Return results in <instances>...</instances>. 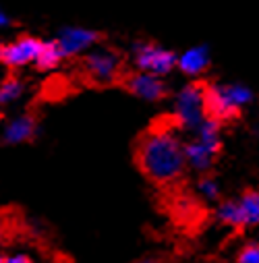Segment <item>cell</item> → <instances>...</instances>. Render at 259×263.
<instances>
[{
    "label": "cell",
    "mask_w": 259,
    "mask_h": 263,
    "mask_svg": "<svg viewBox=\"0 0 259 263\" xmlns=\"http://www.w3.org/2000/svg\"><path fill=\"white\" fill-rule=\"evenodd\" d=\"M176 67L189 77L201 75L210 67V50H208V46L199 44V46L187 48L180 56H176Z\"/></svg>",
    "instance_id": "9"
},
{
    "label": "cell",
    "mask_w": 259,
    "mask_h": 263,
    "mask_svg": "<svg viewBox=\"0 0 259 263\" xmlns=\"http://www.w3.org/2000/svg\"><path fill=\"white\" fill-rule=\"evenodd\" d=\"M174 114L176 120L182 126L195 128L208 114V96H206V87L199 83H189L184 85L174 100Z\"/></svg>",
    "instance_id": "3"
},
{
    "label": "cell",
    "mask_w": 259,
    "mask_h": 263,
    "mask_svg": "<svg viewBox=\"0 0 259 263\" xmlns=\"http://www.w3.org/2000/svg\"><path fill=\"white\" fill-rule=\"evenodd\" d=\"M197 189H199L201 197H206V199H216V197L220 195V184H218V180H214L212 176H203V178L199 180Z\"/></svg>",
    "instance_id": "17"
},
{
    "label": "cell",
    "mask_w": 259,
    "mask_h": 263,
    "mask_svg": "<svg viewBox=\"0 0 259 263\" xmlns=\"http://www.w3.org/2000/svg\"><path fill=\"white\" fill-rule=\"evenodd\" d=\"M139 166L154 182H174L184 170V152L172 128L158 126L139 143Z\"/></svg>",
    "instance_id": "1"
},
{
    "label": "cell",
    "mask_w": 259,
    "mask_h": 263,
    "mask_svg": "<svg viewBox=\"0 0 259 263\" xmlns=\"http://www.w3.org/2000/svg\"><path fill=\"white\" fill-rule=\"evenodd\" d=\"M135 263H160L158 259H139V261H135Z\"/></svg>",
    "instance_id": "21"
},
{
    "label": "cell",
    "mask_w": 259,
    "mask_h": 263,
    "mask_svg": "<svg viewBox=\"0 0 259 263\" xmlns=\"http://www.w3.org/2000/svg\"><path fill=\"white\" fill-rule=\"evenodd\" d=\"M243 222L245 226H257L259 224V191H247L238 199Z\"/></svg>",
    "instance_id": "13"
},
{
    "label": "cell",
    "mask_w": 259,
    "mask_h": 263,
    "mask_svg": "<svg viewBox=\"0 0 259 263\" xmlns=\"http://www.w3.org/2000/svg\"><path fill=\"white\" fill-rule=\"evenodd\" d=\"M126 87L131 89V93H135L137 98H141L145 102H158L166 96V85H164L162 77L145 73V71H139L128 77Z\"/></svg>",
    "instance_id": "8"
},
{
    "label": "cell",
    "mask_w": 259,
    "mask_h": 263,
    "mask_svg": "<svg viewBox=\"0 0 259 263\" xmlns=\"http://www.w3.org/2000/svg\"><path fill=\"white\" fill-rule=\"evenodd\" d=\"M135 64L139 71L164 77L176 67V56H174V52H170L164 46L145 42L135 48Z\"/></svg>",
    "instance_id": "4"
},
{
    "label": "cell",
    "mask_w": 259,
    "mask_h": 263,
    "mask_svg": "<svg viewBox=\"0 0 259 263\" xmlns=\"http://www.w3.org/2000/svg\"><path fill=\"white\" fill-rule=\"evenodd\" d=\"M3 228H5V224H3V220H0V234H3Z\"/></svg>",
    "instance_id": "22"
},
{
    "label": "cell",
    "mask_w": 259,
    "mask_h": 263,
    "mask_svg": "<svg viewBox=\"0 0 259 263\" xmlns=\"http://www.w3.org/2000/svg\"><path fill=\"white\" fill-rule=\"evenodd\" d=\"M44 42L33 35H21L9 44H0V62L11 69H21L27 64H35Z\"/></svg>",
    "instance_id": "5"
},
{
    "label": "cell",
    "mask_w": 259,
    "mask_h": 263,
    "mask_svg": "<svg viewBox=\"0 0 259 263\" xmlns=\"http://www.w3.org/2000/svg\"><path fill=\"white\" fill-rule=\"evenodd\" d=\"M23 93V83L15 77H7L0 81V104H11L19 100Z\"/></svg>",
    "instance_id": "16"
},
{
    "label": "cell",
    "mask_w": 259,
    "mask_h": 263,
    "mask_svg": "<svg viewBox=\"0 0 259 263\" xmlns=\"http://www.w3.org/2000/svg\"><path fill=\"white\" fill-rule=\"evenodd\" d=\"M7 25H11V17H9L3 9H0V29H5Z\"/></svg>",
    "instance_id": "20"
},
{
    "label": "cell",
    "mask_w": 259,
    "mask_h": 263,
    "mask_svg": "<svg viewBox=\"0 0 259 263\" xmlns=\"http://www.w3.org/2000/svg\"><path fill=\"white\" fill-rule=\"evenodd\" d=\"M195 139L212 147L214 152H220V120H216L214 116H206L195 126Z\"/></svg>",
    "instance_id": "12"
},
{
    "label": "cell",
    "mask_w": 259,
    "mask_h": 263,
    "mask_svg": "<svg viewBox=\"0 0 259 263\" xmlns=\"http://www.w3.org/2000/svg\"><path fill=\"white\" fill-rule=\"evenodd\" d=\"M236 261L238 263H259V242H251V245L243 247Z\"/></svg>",
    "instance_id": "18"
},
{
    "label": "cell",
    "mask_w": 259,
    "mask_h": 263,
    "mask_svg": "<svg viewBox=\"0 0 259 263\" xmlns=\"http://www.w3.org/2000/svg\"><path fill=\"white\" fill-rule=\"evenodd\" d=\"M208 114L216 120L234 118L253 100V91L243 83H216L206 87Z\"/></svg>",
    "instance_id": "2"
},
{
    "label": "cell",
    "mask_w": 259,
    "mask_h": 263,
    "mask_svg": "<svg viewBox=\"0 0 259 263\" xmlns=\"http://www.w3.org/2000/svg\"><path fill=\"white\" fill-rule=\"evenodd\" d=\"M182 152H184V164L191 166L193 170H197V172H208L212 168V164H214L216 154H218V152H214L212 147L203 145L197 139L184 143Z\"/></svg>",
    "instance_id": "10"
},
{
    "label": "cell",
    "mask_w": 259,
    "mask_h": 263,
    "mask_svg": "<svg viewBox=\"0 0 259 263\" xmlns=\"http://www.w3.org/2000/svg\"><path fill=\"white\" fill-rule=\"evenodd\" d=\"M83 69L91 81L106 85V83L116 81V77L120 75V58L112 50H106V48L94 50L91 48V52L83 60Z\"/></svg>",
    "instance_id": "6"
},
{
    "label": "cell",
    "mask_w": 259,
    "mask_h": 263,
    "mask_svg": "<svg viewBox=\"0 0 259 263\" xmlns=\"http://www.w3.org/2000/svg\"><path fill=\"white\" fill-rule=\"evenodd\" d=\"M3 263H33V261H31V257L25 255V253H15V255L5 257Z\"/></svg>",
    "instance_id": "19"
},
{
    "label": "cell",
    "mask_w": 259,
    "mask_h": 263,
    "mask_svg": "<svg viewBox=\"0 0 259 263\" xmlns=\"http://www.w3.org/2000/svg\"><path fill=\"white\" fill-rule=\"evenodd\" d=\"M62 58L64 56H62V52H60L56 42H44V48H42V52H40V56L35 60V67L42 69V71H48V69L58 67Z\"/></svg>",
    "instance_id": "15"
},
{
    "label": "cell",
    "mask_w": 259,
    "mask_h": 263,
    "mask_svg": "<svg viewBox=\"0 0 259 263\" xmlns=\"http://www.w3.org/2000/svg\"><path fill=\"white\" fill-rule=\"evenodd\" d=\"M216 216H218V220H220L222 224H226V226H232V228L245 226V222H243V212H240L238 201H224V203H220L218 210H216Z\"/></svg>",
    "instance_id": "14"
},
{
    "label": "cell",
    "mask_w": 259,
    "mask_h": 263,
    "mask_svg": "<svg viewBox=\"0 0 259 263\" xmlns=\"http://www.w3.org/2000/svg\"><path fill=\"white\" fill-rule=\"evenodd\" d=\"M100 35L98 31L94 29H87V27H64L56 40L62 56H77V54H83V52H89L96 44H98Z\"/></svg>",
    "instance_id": "7"
},
{
    "label": "cell",
    "mask_w": 259,
    "mask_h": 263,
    "mask_svg": "<svg viewBox=\"0 0 259 263\" xmlns=\"http://www.w3.org/2000/svg\"><path fill=\"white\" fill-rule=\"evenodd\" d=\"M35 133V120L29 114H21L9 120V124L3 130V139L7 143H23L29 141Z\"/></svg>",
    "instance_id": "11"
},
{
    "label": "cell",
    "mask_w": 259,
    "mask_h": 263,
    "mask_svg": "<svg viewBox=\"0 0 259 263\" xmlns=\"http://www.w3.org/2000/svg\"><path fill=\"white\" fill-rule=\"evenodd\" d=\"M3 259H5V257H3V255H0V263H3Z\"/></svg>",
    "instance_id": "23"
}]
</instances>
